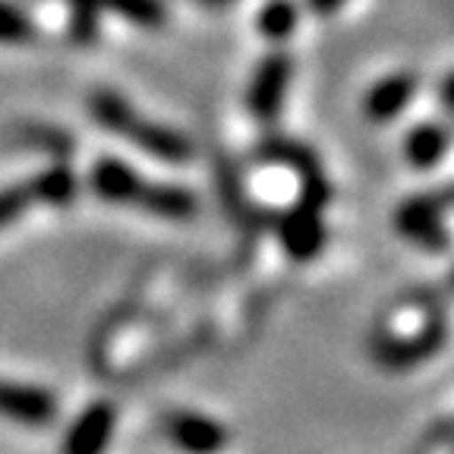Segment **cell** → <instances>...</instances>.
I'll return each instance as SVG.
<instances>
[{"label":"cell","instance_id":"6da1fadb","mask_svg":"<svg viewBox=\"0 0 454 454\" xmlns=\"http://www.w3.org/2000/svg\"><path fill=\"white\" fill-rule=\"evenodd\" d=\"M89 114H92L95 123H101L107 133L133 142L136 149L158 158V161L184 164L192 158V142L184 133L142 117L139 111H133V105L123 95L111 92V89H95L92 98H89Z\"/></svg>","mask_w":454,"mask_h":454},{"label":"cell","instance_id":"7a4b0ae2","mask_svg":"<svg viewBox=\"0 0 454 454\" xmlns=\"http://www.w3.org/2000/svg\"><path fill=\"white\" fill-rule=\"evenodd\" d=\"M448 338L445 312L442 306H433L426 322L413 334H391V332H376L369 340V350L376 356L379 366L385 369H411L417 363L429 360L442 350Z\"/></svg>","mask_w":454,"mask_h":454},{"label":"cell","instance_id":"3957f363","mask_svg":"<svg viewBox=\"0 0 454 454\" xmlns=\"http://www.w3.org/2000/svg\"><path fill=\"white\" fill-rule=\"evenodd\" d=\"M322 202H316V199H306L300 196V202L294 208H287V212L278 218V240H281V247L287 249V255H291L294 262H309V259H316V255L322 253V247H325L328 240V231H325V221H322Z\"/></svg>","mask_w":454,"mask_h":454},{"label":"cell","instance_id":"277c9868","mask_svg":"<svg viewBox=\"0 0 454 454\" xmlns=\"http://www.w3.org/2000/svg\"><path fill=\"white\" fill-rule=\"evenodd\" d=\"M395 231L423 253L442 255L451 247L445 218H442V202L429 196H413L401 202L395 212Z\"/></svg>","mask_w":454,"mask_h":454},{"label":"cell","instance_id":"5b68a950","mask_svg":"<svg viewBox=\"0 0 454 454\" xmlns=\"http://www.w3.org/2000/svg\"><path fill=\"white\" fill-rule=\"evenodd\" d=\"M291 57L287 54H269L262 64L255 67L253 82H249L247 92V107L259 123L278 121V114L284 107V95H287V85H291Z\"/></svg>","mask_w":454,"mask_h":454},{"label":"cell","instance_id":"8992f818","mask_svg":"<svg viewBox=\"0 0 454 454\" xmlns=\"http://www.w3.org/2000/svg\"><path fill=\"white\" fill-rule=\"evenodd\" d=\"M0 417L26 426H48L57 419V397L38 385H16L0 379Z\"/></svg>","mask_w":454,"mask_h":454},{"label":"cell","instance_id":"52a82bcc","mask_svg":"<svg viewBox=\"0 0 454 454\" xmlns=\"http://www.w3.org/2000/svg\"><path fill=\"white\" fill-rule=\"evenodd\" d=\"M89 186L95 190V196H101L105 202L114 206H136L142 196L145 180L129 168L121 158H98L89 170Z\"/></svg>","mask_w":454,"mask_h":454},{"label":"cell","instance_id":"ba28073f","mask_svg":"<svg viewBox=\"0 0 454 454\" xmlns=\"http://www.w3.org/2000/svg\"><path fill=\"white\" fill-rule=\"evenodd\" d=\"M164 429H168L170 442H177L180 448L196 454H212L227 445V433L215 419L202 417V413L177 411L164 417Z\"/></svg>","mask_w":454,"mask_h":454},{"label":"cell","instance_id":"9c48e42d","mask_svg":"<svg viewBox=\"0 0 454 454\" xmlns=\"http://www.w3.org/2000/svg\"><path fill=\"white\" fill-rule=\"evenodd\" d=\"M114 423H117V411L107 401H95L92 407H85L70 426V433L64 439V451L70 454H95L111 442Z\"/></svg>","mask_w":454,"mask_h":454},{"label":"cell","instance_id":"30bf717a","mask_svg":"<svg viewBox=\"0 0 454 454\" xmlns=\"http://www.w3.org/2000/svg\"><path fill=\"white\" fill-rule=\"evenodd\" d=\"M413 95H417V76L413 73H391L366 92L363 111L372 123H388L401 111H407Z\"/></svg>","mask_w":454,"mask_h":454},{"label":"cell","instance_id":"8fae6325","mask_svg":"<svg viewBox=\"0 0 454 454\" xmlns=\"http://www.w3.org/2000/svg\"><path fill=\"white\" fill-rule=\"evenodd\" d=\"M448 142L451 136L442 123H417L404 139V155L417 170H429L445 158Z\"/></svg>","mask_w":454,"mask_h":454},{"label":"cell","instance_id":"7c38bea8","mask_svg":"<svg viewBox=\"0 0 454 454\" xmlns=\"http://www.w3.org/2000/svg\"><path fill=\"white\" fill-rule=\"evenodd\" d=\"M28 184H32V192H35V202H44V206H70L79 192L76 174L64 161L51 164L48 170L35 174Z\"/></svg>","mask_w":454,"mask_h":454},{"label":"cell","instance_id":"4fadbf2b","mask_svg":"<svg viewBox=\"0 0 454 454\" xmlns=\"http://www.w3.org/2000/svg\"><path fill=\"white\" fill-rule=\"evenodd\" d=\"M101 7L139 28H161L168 22V10L161 0H101Z\"/></svg>","mask_w":454,"mask_h":454},{"label":"cell","instance_id":"5bb4252c","mask_svg":"<svg viewBox=\"0 0 454 454\" xmlns=\"http://www.w3.org/2000/svg\"><path fill=\"white\" fill-rule=\"evenodd\" d=\"M300 20V10L294 7L291 0H269L262 10H259V32H262L269 42H284L287 35H294Z\"/></svg>","mask_w":454,"mask_h":454},{"label":"cell","instance_id":"9a60e30c","mask_svg":"<svg viewBox=\"0 0 454 454\" xmlns=\"http://www.w3.org/2000/svg\"><path fill=\"white\" fill-rule=\"evenodd\" d=\"M70 7V35L79 44H92L98 38V16H101V0H67Z\"/></svg>","mask_w":454,"mask_h":454},{"label":"cell","instance_id":"2e32d148","mask_svg":"<svg viewBox=\"0 0 454 454\" xmlns=\"http://www.w3.org/2000/svg\"><path fill=\"white\" fill-rule=\"evenodd\" d=\"M35 35V26L22 10H16L13 4L0 0V44H20Z\"/></svg>","mask_w":454,"mask_h":454},{"label":"cell","instance_id":"e0dca14e","mask_svg":"<svg viewBox=\"0 0 454 454\" xmlns=\"http://www.w3.org/2000/svg\"><path fill=\"white\" fill-rule=\"evenodd\" d=\"M218 186H221V196H224V206L231 208V215H234L237 221H247L249 208H247V199H243L240 177H237V170L227 161H218Z\"/></svg>","mask_w":454,"mask_h":454},{"label":"cell","instance_id":"ac0fdd59","mask_svg":"<svg viewBox=\"0 0 454 454\" xmlns=\"http://www.w3.org/2000/svg\"><path fill=\"white\" fill-rule=\"evenodd\" d=\"M35 206V192H32V184H16L0 190V227L13 224L26 208Z\"/></svg>","mask_w":454,"mask_h":454},{"label":"cell","instance_id":"d6986e66","mask_svg":"<svg viewBox=\"0 0 454 454\" xmlns=\"http://www.w3.org/2000/svg\"><path fill=\"white\" fill-rule=\"evenodd\" d=\"M439 101L448 114H454V73L442 82V92H439Z\"/></svg>","mask_w":454,"mask_h":454},{"label":"cell","instance_id":"ffe728a7","mask_svg":"<svg viewBox=\"0 0 454 454\" xmlns=\"http://www.w3.org/2000/svg\"><path fill=\"white\" fill-rule=\"evenodd\" d=\"M348 0H309V10H316V13L328 16V13H338L340 7H344Z\"/></svg>","mask_w":454,"mask_h":454},{"label":"cell","instance_id":"44dd1931","mask_svg":"<svg viewBox=\"0 0 454 454\" xmlns=\"http://www.w3.org/2000/svg\"><path fill=\"white\" fill-rule=\"evenodd\" d=\"M199 4H206V7H227V4H234V0H199Z\"/></svg>","mask_w":454,"mask_h":454},{"label":"cell","instance_id":"7402d4cb","mask_svg":"<svg viewBox=\"0 0 454 454\" xmlns=\"http://www.w3.org/2000/svg\"><path fill=\"white\" fill-rule=\"evenodd\" d=\"M445 199H448V202H451V206H454V186H451V190L445 192Z\"/></svg>","mask_w":454,"mask_h":454},{"label":"cell","instance_id":"603a6c76","mask_svg":"<svg viewBox=\"0 0 454 454\" xmlns=\"http://www.w3.org/2000/svg\"><path fill=\"white\" fill-rule=\"evenodd\" d=\"M451 287H454V265H451Z\"/></svg>","mask_w":454,"mask_h":454}]
</instances>
